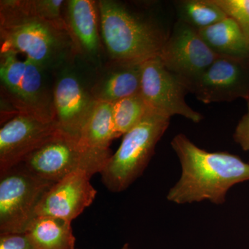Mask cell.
Wrapping results in <instances>:
<instances>
[{"instance_id": "1", "label": "cell", "mask_w": 249, "mask_h": 249, "mask_svg": "<svg viewBox=\"0 0 249 249\" xmlns=\"http://www.w3.org/2000/svg\"><path fill=\"white\" fill-rule=\"evenodd\" d=\"M181 165V175L167 199L178 205L209 201L222 205L235 185L249 181V163L227 152H208L182 133L170 142Z\"/></svg>"}, {"instance_id": "2", "label": "cell", "mask_w": 249, "mask_h": 249, "mask_svg": "<svg viewBox=\"0 0 249 249\" xmlns=\"http://www.w3.org/2000/svg\"><path fill=\"white\" fill-rule=\"evenodd\" d=\"M98 4L103 41L116 62L142 64L159 56L173 27L118 1L101 0Z\"/></svg>"}, {"instance_id": "3", "label": "cell", "mask_w": 249, "mask_h": 249, "mask_svg": "<svg viewBox=\"0 0 249 249\" xmlns=\"http://www.w3.org/2000/svg\"><path fill=\"white\" fill-rule=\"evenodd\" d=\"M1 51H14L46 69L58 64L69 45L65 22L31 14L19 0L0 4Z\"/></svg>"}, {"instance_id": "4", "label": "cell", "mask_w": 249, "mask_h": 249, "mask_svg": "<svg viewBox=\"0 0 249 249\" xmlns=\"http://www.w3.org/2000/svg\"><path fill=\"white\" fill-rule=\"evenodd\" d=\"M170 121L168 116L151 111L124 134L120 146L101 173L109 191L121 193L142 176Z\"/></svg>"}, {"instance_id": "5", "label": "cell", "mask_w": 249, "mask_h": 249, "mask_svg": "<svg viewBox=\"0 0 249 249\" xmlns=\"http://www.w3.org/2000/svg\"><path fill=\"white\" fill-rule=\"evenodd\" d=\"M111 157L91 151L79 139L58 129L19 164L34 176L55 183L77 170L101 173Z\"/></svg>"}, {"instance_id": "6", "label": "cell", "mask_w": 249, "mask_h": 249, "mask_svg": "<svg viewBox=\"0 0 249 249\" xmlns=\"http://www.w3.org/2000/svg\"><path fill=\"white\" fill-rule=\"evenodd\" d=\"M14 51H1L0 78L20 114L40 120L54 121L53 91L45 78V69L31 60H21Z\"/></svg>"}, {"instance_id": "7", "label": "cell", "mask_w": 249, "mask_h": 249, "mask_svg": "<svg viewBox=\"0 0 249 249\" xmlns=\"http://www.w3.org/2000/svg\"><path fill=\"white\" fill-rule=\"evenodd\" d=\"M53 184L21 164L0 173V234L25 232L41 199Z\"/></svg>"}, {"instance_id": "8", "label": "cell", "mask_w": 249, "mask_h": 249, "mask_svg": "<svg viewBox=\"0 0 249 249\" xmlns=\"http://www.w3.org/2000/svg\"><path fill=\"white\" fill-rule=\"evenodd\" d=\"M189 92L186 82L169 71L160 57L142 62L140 94L151 110L169 118L183 116L198 124L203 116L187 104L185 98Z\"/></svg>"}, {"instance_id": "9", "label": "cell", "mask_w": 249, "mask_h": 249, "mask_svg": "<svg viewBox=\"0 0 249 249\" xmlns=\"http://www.w3.org/2000/svg\"><path fill=\"white\" fill-rule=\"evenodd\" d=\"M219 55L201 38L199 31L177 20L160 51L165 67L182 78L187 85L202 74Z\"/></svg>"}, {"instance_id": "10", "label": "cell", "mask_w": 249, "mask_h": 249, "mask_svg": "<svg viewBox=\"0 0 249 249\" xmlns=\"http://www.w3.org/2000/svg\"><path fill=\"white\" fill-rule=\"evenodd\" d=\"M190 92L205 104L249 98V62L219 55L199 78L188 85Z\"/></svg>"}, {"instance_id": "11", "label": "cell", "mask_w": 249, "mask_h": 249, "mask_svg": "<svg viewBox=\"0 0 249 249\" xmlns=\"http://www.w3.org/2000/svg\"><path fill=\"white\" fill-rule=\"evenodd\" d=\"M58 130L55 121L19 114L0 129V173L22 163Z\"/></svg>"}, {"instance_id": "12", "label": "cell", "mask_w": 249, "mask_h": 249, "mask_svg": "<svg viewBox=\"0 0 249 249\" xmlns=\"http://www.w3.org/2000/svg\"><path fill=\"white\" fill-rule=\"evenodd\" d=\"M93 175L77 170L54 183L46 192L36 211V216H52L71 222L92 204L97 191L90 183Z\"/></svg>"}, {"instance_id": "13", "label": "cell", "mask_w": 249, "mask_h": 249, "mask_svg": "<svg viewBox=\"0 0 249 249\" xmlns=\"http://www.w3.org/2000/svg\"><path fill=\"white\" fill-rule=\"evenodd\" d=\"M53 91L54 121L57 127L61 132L79 139L96 99L71 73L62 75Z\"/></svg>"}, {"instance_id": "14", "label": "cell", "mask_w": 249, "mask_h": 249, "mask_svg": "<svg viewBox=\"0 0 249 249\" xmlns=\"http://www.w3.org/2000/svg\"><path fill=\"white\" fill-rule=\"evenodd\" d=\"M201 38L218 55L249 62V42L235 19L228 17L199 31Z\"/></svg>"}, {"instance_id": "15", "label": "cell", "mask_w": 249, "mask_h": 249, "mask_svg": "<svg viewBox=\"0 0 249 249\" xmlns=\"http://www.w3.org/2000/svg\"><path fill=\"white\" fill-rule=\"evenodd\" d=\"M116 138L112 103L96 100L80 132V142L95 153L111 156L109 147Z\"/></svg>"}, {"instance_id": "16", "label": "cell", "mask_w": 249, "mask_h": 249, "mask_svg": "<svg viewBox=\"0 0 249 249\" xmlns=\"http://www.w3.org/2000/svg\"><path fill=\"white\" fill-rule=\"evenodd\" d=\"M71 223L52 216H36L25 232L34 249H76Z\"/></svg>"}, {"instance_id": "17", "label": "cell", "mask_w": 249, "mask_h": 249, "mask_svg": "<svg viewBox=\"0 0 249 249\" xmlns=\"http://www.w3.org/2000/svg\"><path fill=\"white\" fill-rule=\"evenodd\" d=\"M118 64L119 67L97 86L95 99L113 104L140 93L142 64Z\"/></svg>"}, {"instance_id": "18", "label": "cell", "mask_w": 249, "mask_h": 249, "mask_svg": "<svg viewBox=\"0 0 249 249\" xmlns=\"http://www.w3.org/2000/svg\"><path fill=\"white\" fill-rule=\"evenodd\" d=\"M67 10L70 27L76 38L87 52L96 53L100 40L94 1L70 0Z\"/></svg>"}, {"instance_id": "19", "label": "cell", "mask_w": 249, "mask_h": 249, "mask_svg": "<svg viewBox=\"0 0 249 249\" xmlns=\"http://www.w3.org/2000/svg\"><path fill=\"white\" fill-rule=\"evenodd\" d=\"M173 5L178 20L198 31L228 17L214 0H178Z\"/></svg>"}, {"instance_id": "20", "label": "cell", "mask_w": 249, "mask_h": 249, "mask_svg": "<svg viewBox=\"0 0 249 249\" xmlns=\"http://www.w3.org/2000/svg\"><path fill=\"white\" fill-rule=\"evenodd\" d=\"M112 111L116 138L127 133L153 111L140 93L113 103Z\"/></svg>"}, {"instance_id": "21", "label": "cell", "mask_w": 249, "mask_h": 249, "mask_svg": "<svg viewBox=\"0 0 249 249\" xmlns=\"http://www.w3.org/2000/svg\"><path fill=\"white\" fill-rule=\"evenodd\" d=\"M62 0H21L22 6L31 14L53 22H64L61 18Z\"/></svg>"}, {"instance_id": "22", "label": "cell", "mask_w": 249, "mask_h": 249, "mask_svg": "<svg viewBox=\"0 0 249 249\" xmlns=\"http://www.w3.org/2000/svg\"><path fill=\"white\" fill-rule=\"evenodd\" d=\"M229 17L235 19L249 42V0H214Z\"/></svg>"}, {"instance_id": "23", "label": "cell", "mask_w": 249, "mask_h": 249, "mask_svg": "<svg viewBox=\"0 0 249 249\" xmlns=\"http://www.w3.org/2000/svg\"><path fill=\"white\" fill-rule=\"evenodd\" d=\"M0 249H34L26 232L0 234Z\"/></svg>"}, {"instance_id": "24", "label": "cell", "mask_w": 249, "mask_h": 249, "mask_svg": "<svg viewBox=\"0 0 249 249\" xmlns=\"http://www.w3.org/2000/svg\"><path fill=\"white\" fill-rule=\"evenodd\" d=\"M247 103L248 111L239 121L234 132L233 139L244 150L249 152V98Z\"/></svg>"}, {"instance_id": "25", "label": "cell", "mask_w": 249, "mask_h": 249, "mask_svg": "<svg viewBox=\"0 0 249 249\" xmlns=\"http://www.w3.org/2000/svg\"><path fill=\"white\" fill-rule=\"evenodd\" d=\"M121 249H131L130 247H129V245H127V244H126V245H124V247H123V248Z\"/></svg>"}]
</instances>
